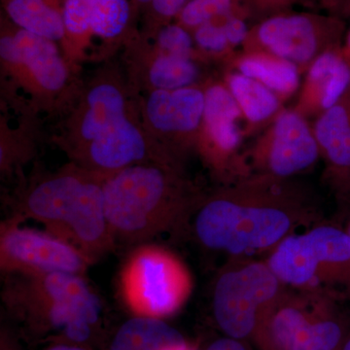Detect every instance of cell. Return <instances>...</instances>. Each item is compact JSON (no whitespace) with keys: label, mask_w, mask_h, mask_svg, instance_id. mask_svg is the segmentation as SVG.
Segmentation results:
<instances>
[{"label":"cell","mask_w":350,"mask_h":350,"mask_svg":"<svg viewBox=\"0 0 350 350\" xmlns=\"http://www.w3.org/2000/svg\"><path fill=\"white\" fill-rule=\"evenodd\" d=\"M151 1L152 0H131L133 7H135V12L137 13L138 16L144 15L145 11L150 5Z\"/></svg>","instance_id":"cell-33"},{"label":"cell","mask_w":350,"mask_h":350,"mask_svg":"<svg viewBox=\"0 0 350 350\" xmlns=\"http://www.w3.org/2000/svg\"><path fill=\"white\" fill-rule=\"evenodd\" d=\"M137 105L145 130L154 142L175 162L185 165L189 157L196 154L204 118V83L140 94Z\"/></svg>","instance_id":"cell-13"},{"label":"cell","mask_w":350,"mask_h":350,"mask_svg":"<svg viewBox=\"0 0 350 350\" xmlns=\"http://www.w3.org/2000/svg\"><path fill=\"white\" fill-rule=\"evenodd\" d=\"M323 221L314 191L295 178L252 174L204 195L191 232L230 258L271 252L283 239Z\"/></svg>","instance_id":"cell-1"},{"label":"cell","mask_w":350,"mask_h":350,"mask_svg":"<svg viewBox=\"0 0 350 350\" xmlns=\"http://www.w3.org/2000/svg\"><path fill=\"white\" fill-rule=\"evenodd\" d=\"M319 2L328 14L338 17H342L345 13H347L350 4V0H319Z\"/></svg>","instance_id":"cell-32"},{"label":"cell","mask_w":350,"mask_h":350,"mask_svg":"<svg viewBox=\"0 0 350 350\" xmlns=\"http://www.w3.org/2000/svg\"><path fill=\"white\" fill-rule=\"evenodd\" d=\"M350 89V55L344 45L327 51L306 69L293 107L306 118H317Z\"/></svg>","instance_id":"cell-19"},{"label":"cell","mask_w":350,"mask_h":350,"mask_svg":"<svg viewBox=\"0 0 350 350\" xmlns=\"http://www.w3.org/2000/svg\"><path fill=\"white\" fill-rule=\"evenodd\" d=\"M312 128L325 165L324 178L338 200L350 204V89L315 118Z\"/></svg>","instance_id":"cell-18"},{"label":"cell","mask_w":350,"mask_h":350,"mask_svg":"<svg viewBox=\"0 0 350 350\" xmlns=\"http://www.w3.org/2000/svg\"><path fill=\"white\" fill-rule=\"evenodd\" d=\"M345 49L347 50V52L350 55V29L349 32H347V41H345V45H344Z\"/></svg>","instance_id":"cell-36"},{"label":"cell","mask_w":350,"mask_h":350,"mask_svg":"<svg viewBox=\"0 0 350 350\" xmlns=\"http://www.w3.org/2000/svg\"><path fill=\"white\" fill-rule=\"evenodd\" d=\"M48 350H87L75 345H57Z\"/></svg>","instance_id":"cell-34"},{"label":"cell","mask_w":350,"mask_h":350,"mask_svg":"<svg viewBox=\"0 0 350 350\" xmlns=\"http://www.w3.org/2000/svg\"><path fill=\"white\" fill-rule=\"evenodd\" d=\"M21 119L11 126L5 115L0 117V172L2 177L19 174L36 154L39 126L38 114L25 103L14 105Z\"/></svg>","instance_id":"cell-22"},{"label":"cell","mask_w":350,"mask_h":350,"mask_svg":"<svg viewBox=\"0 0 350 350\" xmlns=\"http://www.w3.org/2000/svg\"><path fill=\"white\" fill-rule=\"evenodd\" d=\"M105 177L72 162L32 175L15 199L17 217L29 218L68 241L93 261L114 250L105 209Z\"/></svg>","instance_id":"cell-3"},{"label":"cell","mask_w":350,"mask_h":350,"mask_svg":"<svg viewBox=\"0 0 350 350\" xmlns=\"http://www.w3.org/2000/svg\"><path fill=\"white\" fill-rule=\"evenodd\" d=\"M222 80L241 110L245 137L264 131L284 108L269 88L238 71L226 69Z\"/></svg>","instance_id":"cell-20"},{"label":"cell","mask_w":350,"mask_h":350,"mask_svg":"<svg viewBox=\"0 0 350 350\" xmlns=\"http://www.w3.org/2000/svg\"><path fill=\"white\" fill-rule=\"evenodd\" d=\"M345 230H347V232H349V234L350 236V218H349V223H347V227H345Z\"/></svg>","instance_id":"cell-38"},{"label":"cell","mask_w":350,"mask_h":350,"mask_svg":"<svg viewBox=\"0 0 350 350\" xmlns=\"http://www.w3.org/2000/svg\"><path fill=\"white\" fill-rule=\"evenodd\" d=\"M226 66L269 88L283 103L300 90L303 73L298 66L273 55L241 51Z\"/></svg>","instance_id":"cell-21"},{"label":"cell","mask_w":350,"mask_h":350,"mask_svg":"<svg viewBox=\"0 0 350 350\" xmlns=\"http://www.w3.org/2000/svg\"><path fill=\"white\" fill-rule=\"evenodd\" d=\"M120 295L137 317L163 319L178 312L192 294L193 280L174 252L156 244H139L120 273Z\"/></svg>","instance_id":"cell-9"},{"label":"cell","mask_w":350,"mask_h":350,"mask_svg":"<svg viewBox=\"0 0 350 350\" xmlns=\"http://www.w3.org/2000/svg\"><path fill=\"white\" fill-rule=\"evenodd\" d=\"M137 105V96L131 91L125 71L117 64L107 63L83 83L53 140L70 160L130 114Z\"/></svg>","instance_id":"cell-10"},{"label":"cell","mask_w":350,"mask_h":350,"mask_svg":"<svg viewBox=\"0 0 350 350\" xmlns=\"http://www.w3.org/2000/svg\"><path fill=\"white\" fill-rule=\"evenodd\" d=\"M137 17L131 0H101L92 19V38L103 41L105 53V46L111 51L125 46L139 32Z\"/></svg>","instance_id":"cell-25"},{"label":"cell","mask_w":350,"mask_h":350,"mask_svg":"<svg viewBox=\"0 0 350 350\" xmlns=\"http://www.w3.org/2000/svg\"><path fill=\"white\" fill-rule=\"evenodd\" d=\"M247 17V12L245 9H243L221 20L228 41L234 51L239 46H243L244 40L247 38L250 29L246 23Z\"/></svg>","instance_id":"cell-30"},{"label":"cell","mask_w":350,"mask_h":350,"mask_svg":"<svg viewBox=\"0 0 350 350\" xmlns=\"http://www.w3.org/2000/svg\"><path fill=\"white\" fill-rule=\"evenodd\" d=\"M338 350H350V329L347 335L345 336L344 342H342V344L340 345Z\"/></svg>","instance_id":"cell-35"},{"label":"cell","mask_w":350,"mask_h":350,"mask_svg":"<svg viewBox=\"0 0 350 350\" xmlns=\"http://www.w3.org/2000/svg\"><path fill=\"white\" fill-rule=\"evenodd\" d=\"M338 304L324 295L287 288L253 342L260 350H338L350 329Z\"/></svg>","instance_id":"cell-7"},{"label":"cell","mask_w":350,"mask_h":350,"mask_svg":"<svg viewBox=\"0 0 350 350\" xmlns=\"http://www.w3.org/2000/svg\"><path fill=\"white\" fill-rule=\"evenodd\" d=\"M69 162L105 177L137 163L163 162L182 165L167 155L145 130L138 105L107 133L78 152Z\"/></svg>","instance_id":"cell-16"},{"label":"cell","mask_w":350,"mask_h":350,"mask_svg":"<svg viewBox=\"0 0 350 350\" xmlns=\"http://www.w3.org/2000/svg\"><path fill=\"white\" fill-rule=\"evenodd\" d=\"M206 350H250L245 344V340L227 337L219 338L213 342Z\"/></svg>","instance_id":"cell-31"},{"label":"cell","mask_w":350,"mask_h":350,"mask_svg":"<svg viewBox=\"0 0 350 350\" xmlns=\"http://www.w3.org/2000/svg\"><path fill=\"white\" fill-rule=\"evenodd\" d=\"M101 0H64V38L61 43L66 61L80 70L91 47V24L94 11Z\"/></svg>","instance_id":"cell-26"},{"label":"cell","mask_w":350,"mask_h":350,"mask_svg":"<svg viewBox=\"0 0 350 350\" xmlns=\"http://www.w3.org/2000/svg\"><path fill=\"white\" fill-rule=\"evenodd\" d=\"M345 23L338 16L283 12L250 27L241 46L244 52H262L306 69L327 51L342 45Z\"/></svg>","instance_id":"cell-11"},{"label":"cell","mask_w":350,"mask_h":350,"mask_svg":"<svg viewBox=\"0 0 350 350\" xmlns=\"http://www.w3.org/2000/svg\"><path fill=\"white\" fill-rule=\"evenodd\" d=\"M222 19L200 25L192 31L196 48L206 64L211 61L227 64L236 54L226 36Z\"/></svg>","instance_id":"cell-28"},{"label":"cell","mask_w":350,"mask_h":350,"mask_svg":"<svg viewBox=\"0 0 350 350\" xmlns=\"http://www.w3.org/2000/svg\"><path fill=\"white\" fill-rule=\"evenodd\" d=\"M93 264L73 244L49 232L21 227L19 219L2 223L0 268L5 275L54 273L85 275Z\"/></svg>","instance_id":"cell-15"},{"label":"cell","mask_w":350,"mask_h":350,"mask_svg":"<svg viewBox=\"0 0 350 350\" xmlns=\"http://www.w3.org/2000/svg\"><path fill=\"white\" fill-rule=\"evenodd\" d=\"M2 298L33 330L59 332L73 344L87 342L100 319V298L84 275H7Z\"/></svg>","instance_id":"cell-5"},{"label":"cell","mask_w":350,"mask_h":350,"mask_svg":"<svg viewBox=\"0 0 350 350\" xmlns=\"http://www.w3.org/2000/svg\"><path fill=\"white\" fill-rule=\"evenodd\" d=\"M103 196L115 243L139 245L163 234H187L204 195L185 165L151 162L105 177Z\"/></svg>","instance_id":"cell-2"},{"label":"cell","mask_w":350,"mask_h":350,"mask_svg":"<svg viewBox=\"0 0 350 350\" xmlns=\"http://www.w3.org/2000/svg\"><path fill=\"white\" fill-rule=\"evenodd\" d=\"M2 350H7L6 349H2Z\"/></svg>","instance_id":"cell-41"},{"label":"cell","mask_w":350,"mask_h":350,"mask_svg":"<svg viewBox=\"0 0 350 350\" xmlns=\"http://www.w3.org/2000/svg\"><path fill=\"white\" fill-rule=\"evenodd\" d=\"M313 1H319V0H304L305 3H312Z\"/></svg>","instance_id":"cell-39"},{"label":"cell","mask_w":350,"mask_h":350,"mask_svg":"<svg viewBox=\"0 0 350 350\" xmlns=\"http://www.w3.org/2000/svg\"><path fill=\"white\" fill-rule=\"evenodd\" d=\"M169 350H195L194 349H192V347H189L187 344L180 345V347H174V349H170Z\"/></svg>","instance_id":"cell-37"},{"label":"cell","mask_w":350,"mask_h":350,"mask_svg":"<svg viewBox=\"0 0 350 350\" xmlns=\"http://www.w3.org/2000/svg\"><path fill=\"white\" fill-rule=\"evenodd\" d=\"M150 40L157 50L165 53V54L192 57V59H200H200L197 48H196L192 32L177 24L176 22L165 25L157 32L156 36Z\"/></svg>","instance_id":"cell-29"},{"label":"cell","mask_w":350,"mask_h":350,"mask_svg":"<svg viewBox=\"0 0 350 350\" xmlns=\"http://www.w3.org/2000/svg\"><path fill=\"white\" fill-rule=\"evenodd\" d=\"M287 287L265 260L229 258L213 288L214 319L227 337L252 340Z\"/></svg>","instance_id":"cell-8"},{"label":"cell","mask_w":350,"mask_h":350,"mask_svg":"<svg viewBox=\"0 0 350 350\" xmlns=\"http://www.w3.org/2000/svg\"><path fill=\"white\" fill-rule=\"evenodd\" d=\"M124 48V71L137 96L159 90L172 91L195 86L208 78L204 75L202 61L160 52L140 31Z\"/></svg>","instance_id":"cell-17"},{"label":"cell","mask_w":350,"mask_h":350,"mask_svg":"<svg viewBox=\"0 0 350 350\" xmlns=\"http://www.w3.org/2000/svg\"><path fill=\"white\" fill-rule=\"evenodd\" d=\"M206 105L196 154L220 185L252 174L245 152L243 116L222 78L204 82Z\"/></svg>","instance_id":"cell-12"},{"label":"cell","mask_w":350,"mask_h":350,"mask_svg":"<svg viewBox=\"0 0 350 350\" xmlns=\"http://www.w3.org/2000/svg\"><path fill=\"white\" fill-rule=\"evenodd\" d=\"M0 64L5 96L18 90L36 113L64 116L72 107L83 83L59 43L24 31L1 14ZM23 96L22 100H24Z\"/></svg>","instance_id":"cell-4"},{"label":"cell","mask_w":350,"mask_h":350,"mask_svg":"<svg viewBox=\"0 0 350 350\" xmlns=\"http://www.w3.org/2000/svg\"><path fill=\"white\" fill-rule=\"evenodd\" d=\"M285 287L350 300V236L325 221L283 239L265 259Z\"/></svg>","instance_id":"cell-6"},{"label":"cell","mask_w":350,"mask_h":350,"mask_svg":"<svg viewBox=\"0 0 350 350\" xmlns=\"http://www.w3.org/2000/svg\"><path fill=\"white\" fill-rule=\"evenodd\" d=\"M349 11H350V4H349V11H347V12H349Z\"/></svg>","instance_id":"cell-40"},{"label":"cell","mask_w":350,"mask_h":350,"mask_svg":"<svg viewBox=\"0 0 350 350\" xmlns=\"http://www.w3.org/2000/svg\"><path fill=\"white\" fill-rule=\"evenodd\" d=\"M243 9L241 0H190L175 22L192 32L200 25L222 19Z\"/></svg>","instance_id":"cell-27"},{"label":"cell","mask_w":350,"mask_h":350,"mask_svg":"<svg viewBox=\"0 0 350 350\" xmlns=\"http://www.w3.org/2000/svg\"><path fill=\"white\" fill-rule=\"evenodd\" d=\"M64 0H1L4 16L24 31L63 42Z\"/></svg>","instance_id":"cell-23"},{"label":"cell","mask_w":350,"mask_h":350,"mask_svg":"<svg viewBox=\"0 0 350 350\" xmlns=\"http://www.w3.org/2000/svg\"><path fill=\"white\" fill-rule=\"evenodd\" d=\"M245 155L252 174L283 179L305 174L321 159L312 124L294 108H283Z\"/></svg>","instance_id":"cell-14"},{"label":"cell","mask_w":350,"mask_h":350,"mask_svg":"<svg viewBox=\"0 0 350 350\" xmlns=\"http://www.w3.org/2000/svg\"><path fill=\"white\" fill-rule=\"evenodd\" d=\"M186 344L176 329L160 319L137 317L120 327L109 350H169Z\"/></svg>","instance_id":"cell-24"}]
</instances>
